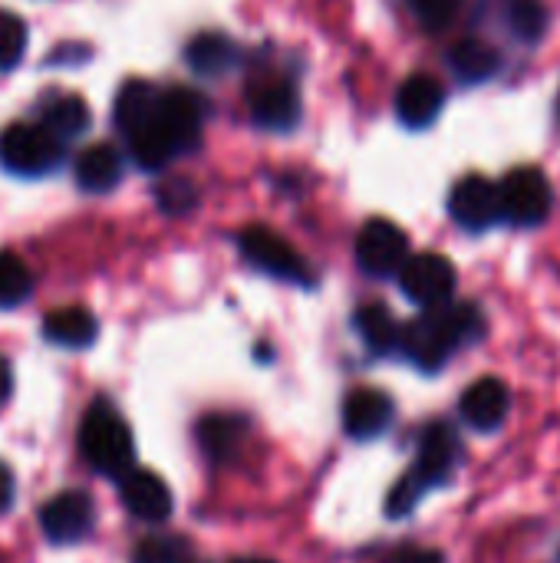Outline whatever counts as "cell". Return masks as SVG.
I'll return each mask as SVG.
<instances>
[{
    "label": "cell",
    "instance_id": "cell-34",
    "mask_svg": "<svg viewBox=\"0 0 560 563\" xmlns=\"http://www.w3.org/2000/svg\"><path fill=\"white\" fill-rule=\"evenodd\" d=\"M13 505V472L0 462V515Z\"/></svg>",
    "mask_w": 560,
    "mask_h": 563
},
{
    "label": "cell",
    "instance_id": "cell-14",
    "mask_svg": "<svg viewBox=\"0 0 560 563\" xmlns=\"http://www.w3.org/2000/svg\"><path fill=\"white\" fill-rule=\"evenodd\" d=\"M122 505L129 508V515H135L139 521L158 525L172 515V492L168 485L152 475V472H129L122 475Z\"/></svg>",
    "mask_w": 560,
    "mask_h": 563
},
{
    "label": "cell",
    "instance_id": "cell-25",
    "mask_svg": "<svg viewBox=\"0 0 560 563\" xmlns=\"http://www.w3.org/2000/svg\"><path fill=\"white\" fill-rule=\"evenodd\" d=\"M198 435V445L201 452L211 459V462H228L241 442V419L234 416H205L195 429Z\"/></svg>",
    "mask_w": 560,
    "mask_h": 563
},
{
    "label": "cell",
    "instance_id": "cell-8",
    "mask_svg": "<svg viewBox=\"0 0 560 563\" xmlns=\"http://www.w3.org/2000/svg\"><path fill=\"white\" fill-rule=\"evenodd\" d=\"M409 257L406 231L386 218H373L360 228L356 238V261L370 277H393Z\"/></svg>",
    "mask_w": 560,
    "mask_h": 563
},
{
    "label": "cell",
    "instance_id": "cell-5",
    "mask_svg": "<svg viewBox=\"0 0 560 563\" xmlns=\"http://www.w3.org/2000/svg\"><path fill=\"white\" fill-rule=\"evenodd\" d=\"M251 119L267 132H287L300 122V92L281 73H264L248 82Z\"/></svg>",
    "mask_w": 560,
    "mask_h": 563
},
{
    "label": "cell",
    "instance_id": "cell-29",
    "mask_svg": "<svg viewBox=\"0 0 560 563\" xmlns=\"http://www.w3.org/2000/svg\"><path fill=\"white\" fill-rule=\"evenodd\" d=\"M409 3H413L416 20H419L426 30H432V33L452 26L455 16H459L462 7H465V0H409Z\"/></svg>",
    "mask_w": 560,
    "mask_h": 563
},
{
    "label": "cell",
    "instance_id": "cell-27",
    "mask_svg": "<svg viewBox=\"0 0 560 563\" xmlns=\"http://www.w3.org/2000/svg\"><path fill=\"white\" fill-rule=\"evenodd\" d=\"M33 290V277L26 264L13 251H0V310L20 307Z\"/></svg>",
    "mask_w": 560,
    "mask_h": 563
},
{
    "label": "cell",
    "instance_id": "cell-12",
    "mask_svg": "<svg viewBox=\"0 0 560 563\" xmlns=\"http://www.w3.org/2000/svg\"><path fill=\"white\" fill-rule=\"evenodd\" d=\"M40 528L53 544L83 541L92 528V498L83 492H63L40 511Z\"/></svg>",
    "mask_w": 560,
    "mask_h": 563
},
{
    "label": "cell",
    "instance_id": "cell-17",
    "mask_svg": "<svg viewBox=\"0 0 560 563\" xmlns=\"http://www.w3.org/2000/svg\"><path fill=\"white\" fill-rule=\"evenodd\" d=\"M158 102H162V92L152 82L129 79L116 96V125H119V132H125V139H129L132 132L145 129L158 115Z\"/></svg>",
    "mask_w": 560,
    "mask_h": 563
},
{
    "label": "cell",
    "instance_id": "cell-13",
    "mask_svg": "<svg viewBox=\"0 0 560 563\" xmlns=\"http://www.w3.org/2000/svg\"><path fill=\"white\" fill-rule=\"evenodd\" d=\"M462 419L475 429V432H495L505 426L508 412H512V393L502 379L495 376H482L475 379L465 393H462Z\"/></svg>",
    "mask_w": 560,
    "mask_h": 563
},
{
    "label": "cell",
    "instance_id": "cell-23",
    "mask_svg": "<svg viewBox=\"0 0 560 563\" xmlns=\"http://www.w3.org/2000/svg\"><path fill=\"white\" fill-rule=\"evenodd\" d=\"M129 152H132V158H135L139 168L162 172L178 155V145L172 142V135L165 132V125L155 115L145 129H139V132L129 135Z\"/></svg>",
    "mask_w": 560,
    "mask_h": 563
},
{
    "label": "cell",
    "instance_id": "cell-35",
    "mask_svg": "<svg viewBox=\"0 0 560 563\" xmlns=\"http://www.w3.org/2000/svg\"><path fill=\"white\" fill-rule=\"evenodd\" d=\"M10 386H13V373H10V363L0 356V402L10 396Z\"/></svg>",
    "mask_w": 560,
    "mask_h": 563
},
{
    "label": "cell",
    "instance_id": "cell-36",
    "mask_svg": "<svg viewBox=\"0 0 560 563\" xmlns=\"http://www.w3.org/2000/svg\"><path fill=\"white\" fill-rule=\"evenodd\" d=\"M234 563H274V561H264V558H241V561Z\"/></svg>",
    "mask_w": 560,
    "mask_h": 563
},
{
    "label": "cell",
    "instance_id": "cell-32",
    "mask_svg": "<svg viewBox=\"0 0 560 563\" xmlns=\"http://www.w3.org/2000/svg\"><path fill=\"white\" fill-rule=\"evenodd\" d=\"M158 205H162L168 214H188V211L198 205L195 185H191V181H182V178H175V181L162 185V191H158Z\"/></svg>",
    "mask_w": 560,
    "mask_h": 563
},
{
    "label": "cell",
    "instance_id": "cell-11",
    "mask_svg": "<svg viewBox=\"0 0 560 563\" xmlns=\"http://www.w3.org/2000/svg\"><path fill=\"white\" fill-rule=\"evenodd\" d=\"M459 455H462V445H459V435L452 426L446 422H432L426 432H422V442H419V455H416V468L409 472L426 492L429 488H439L452 478L455 465H459Z\"/></svg>",
    "mask_w": 560,
    "mask_h": 563
},
{
    "label": "cell",
    "instance_id": "cell-21",
    "mask_svg": "<svg viewBox=\"0 0 560 563\" xmlns=\"http://www.w3.org/2000/svg\"><path fill=\"white\" fill-rule=\"evenodd\" d=\"M96 333H99L96 317L83 307H63V310L46 313V320H43V336L56 346L79 350V346H89L96 340Z\"/></svg>",
    "mask_w": 560,
    "mask_h": 563
},
{
    "label": "cell",
    "instance_id": "cell-19",
    "mask_svg": "<svg viewBox=\"0 0 560 563\" xmlns=\"http://www.w3.org/2000/svg\"><path fill=\"white\" fill-rule=\"evenodd\" d=\"M185 63L198 76H224L238 66V46L224 33H198L185 46Z\"/></svg>",
    "mask_w": 560,
    "mask_h": 563
},
{
    "label": "cell",
    "instance_id": "cell-31",
    "mask_svg": "<svg viewBox=\"0 0 560 563\" xmlns=\"http://www.w3.org/2000/svg\"><path fill=\"white\" fill-rule=\"evenodd\" d=\"M422 495H426V488L406 472V475L396 482V488L389 492V498H386V515H389V518H406V515H413V508L422 501Z\"/></svg>",
    "mask_w": 560,
    "mask_h": 563
},
{
    "label": "cell",
    "instance_id": "cell-16",
    "mask_svg": "<svg viewBox=\"0 0 560 563\" xmlns=\"http://www.w3.org/2000/svg\"><path fill=\"white\" fill-rule=\"evenodd\" d=\"M442 102H446V89L439 86V79L419 73L403 82V89L396 96V112L409 129H426L439 119Z\"/></svg>",
    "mask_w": 560,
    "mask_h": 563
},
{
    "label": "cell",
    "instance_id": "cell-7",
    "mask_svg": "<svg viewBox=\"0 0 560 563\" xmlns=\"http://www.w3.org/2000/svg\"><path fill=\"white\" fill-rule=\"evenodd\" d=\"M455 280H459L455 267L442 254H416V257H406V264L399 267L403 294L422 310L449 303L455 294Z\"/></svg>",
    "mask_w": 560,
    "mask_h": 563
},
{
    "label": "cell",
    "instance_id": "cell-28",
    "mask_svg": "<svg viewBox=\"0 0 560 563\" xmlns=\"http://www.w3.org/2000/svg\"><path fill=\"white\" fill-rule=\"evenodd\" d=\"M26 49V26L17 13L0 10V69H10L20 63Z\"/></svg>",
    "mask_w": 560,
    "mask_h": 563
},
{
    "label": "cell",
    "instance_id": "cell-15",
    "mask_svg": "<svg viewBox=\"0 0 560 563\" xmlns=\"http://www.w3.org/2000/svg\"><path fill=\"white\" fill-rule=\"evenodd\" d=\"M393 399L380 389H356L350 393L347 406H343V426L353 439L366 442L376 439L389 429L393 422Z\"/></svg>",
    "mask_w": 560,
    "mask_h": 563
},
{
    "label": "cell",
    "instance_id": "cell-10",
    "mask_svg": "<svg viewBox=\"0 0 560 563\" xmlns=\"http://www.w3.org/2000/svg\"><path fill=\"white\" fill-rule=\"evenodd\" d=\"M449 211L459 228L465 231H488L495 221H502V198L498 185L488 181L485 175H465L452 195H449Z\"/></svg>",
    "mask_w": 560,
    "mask_h": 563
},
{
    "label": "cell",
    "instance_id": "cell-20",
    "mask_svg": "<svg viewBox=\"0 0 560 563\" xmlns=\"http://www.w3.org/2000/svg\"><path fill=\"white\" fill-rule=\"evenodd\" d=\"M449 66H452V73L462 82H485V79H492L502 69V56H498V49L492 43L469 36V40H459L452 46Z\"/></svg>",
    "mask_w": 560,
    "mask_h": 563
},
{
    "label": "cell",
    "instance_id": "cell-2",
    "mask_svg": "<svg viewBox=\"0 0 560 563\" xmlns=\"http://www.w3.org/2000/svg\"><path fill=\"white\" fill-rule=\"evenodd\" d=\"M79 449H83L86 462L99 475H109V478H122L135 465L132 432H129L125 419L109 402H96L86 412V419L79 426Z\"/></svg>",
    "mask_w": 560,
    "mask_h": 563
},
{
    "label": "cell",
    "instance_id": "cell-1",
    "mask_svg": "<svg viewBox=\"0 0 560 563\" xmlns=\"http://www.w3.org/2000/svg\"><path fill=\"white\" fill-rule=\"evenodd\" d=\"M485 317L475 303H442L429 307L399 333V350L426 373L442 369L455 350L482 340Z\"/></svg>",
    "mask_w": 560,
    "mask_h": 563
},
{
    "label": "cell",
    "instance_id": "cell-26",
    "mask_svg": "<svg viewBox=\"0 0 560 563\" xmlns=\"http://www.w3.org/2000/svg\"><path fill=\"white\" fill-rule=\"evenodd\" d=\"M505 20H508V30L518 40L538 43L545 36V26H548V7L541 0H508L505 3Z\"/></svg>",
    "mask_w": 560,
    "mask_h": 563
},
{
    "label": "cell",
    "instance_id": "cell-9",
    "mask_svg": "<svg viewBox=\"0 0 560 563\" xmlns=\"http://www.w3.org/2000/svg\"><path fill=\"white\" fill-rule=\"evenodd\" d=\"M211 115V102L205 92L188 89V86H175L162 92L158 102V122L165 125V132L172 135V142L178 145V152L195 148L201 142L205 122Z\"/></svg>",
    "mask_w": 560,
    "mask_h": 563
},
{
    "label": "cell",
    "instance_id": "cell-18",
    "mask_svg": "<svg viewBox=\"0 0 560 563\" xmlns=\"http://www.w3.org/2000/svg\"><path fill=\"white\" fill-rule=\"evenodd\" d=\"M122 178V155L116 145L109 142H99V145H89L79 158H76V185L83 191H92V195H102L109 188H116Z\"/></svg>",
    "mask_w": 560,
    "mask_h": 563
},
{
    "label": "cell",
    "instance_id": "cell-6",
    "mask_svg": "<svg viewBox=\"0 0 560 563\" xmlns=\"http://www.w3.org/2000/svg\"><path fill=\"white\" fill-rule=\"evenodd\" d=\"M502 218L518 228H538L551 214V185L538 168H515L498 185Z\"/></svg>",
    "mask_w": 560,
    "mask_h": 563
},
{
    "label": "cell",
    "instance_id": "cell-4",
    "mask_svg": "<svg viewBox=\"0 0 560 563\" xmlns=\"http://www.w3.org/2000/svg\"><path fill=\"white\" fill-rule=\"evenodd\" d=\"M241 254L264 274L277 277V280H290V284H314V274L307 267V261L271 228L264 224H251L238 234Z\"/></svg>",
    "mask_w": 560,
    "mask_h": 563
},
{
    "label": "cell",
    "instance_id": "cell-33",
    "mask_svg": "<svg viewBox=\"0 0 560 563\" xmlns=\"http://www.w3.org/2000/svg\"><path fill=\"white\" fill-rule=\"evenodd\" d=\"M389 563H446V558L439 551H403Z\"/></svg>",
    "mask_w": 560,
    "mask_h": 563
},
{
    "label": "cell",
    "instance_id": "cell-24",
    "mask_svg": "<svg viewBox=\"0 0 560 563\" xmlns=\"http://www.w3.org/2000/svg\"><path fill=\"white\" fill-rule=\"evenodd\" d=\"M356 330H360L363 343H366L373 353H380V356L399 350V333H403V327L396 323V317H393L389 307H383V303H366V307H360V310H356Z\"/></svg>",
    "mask_w": 560,
    "mask_h": 563
},
{
    "label": "cell",
    "instance_id": "cell-3",
    "mask_svg": "<svg viewBox=\"0 0 560 563\" xmlns=\"http://www.w3.org/2000/svg\"><path fill=\"white\" fill-rule=\"evenodd\" d=\"M63 162V142L40 122H13L0 132V165L23 178H40Z\"/></svg>",
    "mask_w": 560,
    "mask_h": 563
},
{
    "label": "cell",
    "instance_id": "cell-30",
    "mask_svg": "<svg viewBox=\"0 0 560 563\" xmlns=\"http://www.w3.org/2000/svg\"><path fill=\"white\" fill-rule=\"evenodd\" d=\"M188 551L178 538H145L132 563H185Z\"/></svg>",
    "mask_w": 560,
    "mask_h": 563
},
{
    "label": "cell",
    "instance_id": "cell-22",
    "mask_svg": "<svg viewBox=\"0 0 560 563\" xmlns=\"http://www.w3.org/2000/svg\"><path fill=\"white\" fill-rule=\"evenodd\" d=\"M89 122H92L89 106H86L79 96H66V92H59V96L46 99V106L40 109V125H43L50 135H56L59 142L83 135V132L89 129Z\"/></svg>",
    "mask_w": 560,
    "mask_h": 563
}]
</instances>
